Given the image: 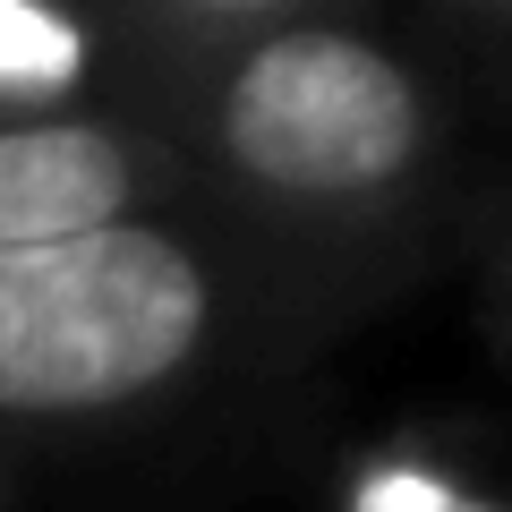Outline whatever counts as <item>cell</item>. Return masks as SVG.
Returning <instances> with one entry per match:
<instances>
[{
  "instance_id": "cell-3",
  "label": "cell",
  "mask_w": 512,
  "mask_h": 512,
  "mask_svg": "<svg viewBox=\"0 0 512 512\" xmlns=\"http://www.w3.org/2000/svg\"><path fill=\"white\" fill-rule=\"evenodd\" d=\"M128 214V154L86 120H9L0 128V248L69 239Z\"/></svg>"
},
{
  "instance_id": "cell-5",
  "label": "cell",
  "mask_w": 512,
  "mask_h": 512,
  "mask_svg": "<svg viewBox=\"0 0 512 512\" xmlns=\"http://www.w3.org/2000/svg\"><path fill=\"white\" fill-rule=\"evenodd\" d=\"M359 512H487V504H478V495H453L427 470H376L359 487Z\"/></svg>"
},
{
  "instance_id": "cell-6",
  "label": "cell",
  "mask_w": 512,
  "mask_h": 512,
  "mask_svg": "<svg viewBox=\"0 0 512 512\" xmlns=\"http://www.w3.org/2000/svg\"><path fill=\"white\" fill-rule=\"evenodd\" d=\"M197 9H222V18H265V9H291V0H197Z\"/></svg>"
},
{
  "instance_id": "cell-2",
  "label": "cell",
  "mask_w": 512,
  "mask_h": 512,
  "mask_svg": "<svg viewBox=\"0 0 512 512\" xmlns=\"http://www.w3.org/2000/svg\"><path fill=\"white\" fill-rule=\"evenodd\" d=\"M222 146L248 180L291 197H359L419 154V86L359 35H274L222 94Z\"/></svg>"
},
{
  "instance_id": "cell-4",
  "label": "cell",
  "mask_w": 512,
  "mask_h": 512,
  "mask_svg": "<svg viewBox=\"0 0 512 512\" xmlns=\"http://www.w3.org/2000/svg\"><path fill=\"white\" fill-rule=\"evenodd\" d=\"M77 77V26L43 0H0V94H60Z\"/></svg>"
},
{
  "instance_id": "cell-1",
  "label": "cell",
  "mask_w": 512,
  "mask_h": 512,
  "mask_svg": "<svg viewBox=\"0 0 512 512\" xmlns=\"http://www.w3.org/2000/svg\"><path fill=\"white\" fill-rule=\"evenodd\" d=\"M205 274L146 222L0 248V410H103L205 342Z\"/></svg>"
}]
</instances>
